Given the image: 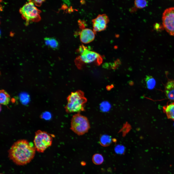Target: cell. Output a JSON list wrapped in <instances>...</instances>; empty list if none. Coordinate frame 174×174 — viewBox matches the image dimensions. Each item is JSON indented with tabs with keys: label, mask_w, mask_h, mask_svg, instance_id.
I'll return each mask as SVG.
<instances>
[{
	"label": "cell",
	"mask_w": 174,
	"mask_h": 174,
	"mask_svg": "<svg viewBox=\"0 0 174 174\" xmlns=\"http://www.w3.org/2000/svg\"><path fill=\"white\" fill-rule=\"evenodd\" d=\"M80 55L75 59V64L79 68L84 64H89L97 62H100L101 58L100 55L94 51L90 50L82 45L79 49Z\"/></svg>",
	"instance_id": "cell-3"
},
{
	"label": "cell",
	"mask_w": 174,
	"mask_h": 174,
	"mask_svg": "<svg viewBox=\"0 0 174 174\" xmlns=\"http://www.w3.org/2000/svg\"><path fill=\"white\" fill-rule=\"evenodd\" d=\"M19 11L27 22L35 20L39 15V10L31 1L24 5L20 9Z\"/></svg>",
	"instance_id": "cell-7"
},
{
	"label": "cell",
	"mask_w": 174,
	"mask_h": 174,
	"mask_svg": "<svg viewBox=\"0 0 174 174\" xmlns=\"http://www.w3.org/2000/svg\"><path fill=\"white\" fill-rule=\"evenodd\" d=\"M163 110L168 119L174 120V102L163 106Z\"/></svg>",
	"instance_id": "cell-11"
},
{
	"label": "cell",
	"mask_w": 174,
	"mask_h": 174,
	"mask_svg": "<svg viewBox=\"0 0 174 174\" xmlns=\"http://www.w3.org/2000/svg\"><path fill=\"white\" fill-rule=\"evenodd\" d=\"M10 97L9 94L5 90L2 89L0 91V104L7 105L9 103Z\"/></svg>",
	"instance_id": "cell-12"
},
{
	"label": "cell",
	"mask_w": 174,
	"mask_h": 174,
	"mask_svg": "<svg viewBox=\"0 0 174 174\" xmlns=\"http://www.w3.org/2000/svg\"><path fill=\"white\" fill-rule=\"evenodd\" d=\"M54 135L45 131L38 130L35 133L34 142L36 151L43 152L52 144Z\"/></svg>",
	"instance_id": "cell-5"
},
{
	"label": "cell",
	"mask_w": 174,
	"mask_h": 174,
	"mask_svg": "<svg viewBox=\"0 0 174 174\" xmlns=\"http://www.w3.org/2000/svg\"><path fill=\"white\" fill-rule=\"evenodd\" d=\"M59 45L58 42L56 39L54 37H50L49 47L55 50L58 48Z\"/></svg>",
	"instance_id": "cell-17"
},
{
	"label": "cell",
	"mask_w": 174,
	"mask_h": 174,
	"mask_svg": "<svg viewBox=\"0 0 174 174\" xmlns=\"http://www.w3.org/2000/svg\"><path fill=\"white\" fill-rule=\"evenodd\" d=\"M36 150L33 144L27 140L20 139L15 142L8 151L9 159L16 164L26 165L33 159Z\"/></svg>",
	"instance_id": "cell-1"
},
{
	"label": "cell",
	"mask_w": 174,
	"mask_h": 174,
	"mask_svg": "<svg viewBox=\"0 0 174 174\" xmlns=\"http://www.w3.org/2000/svg\"><path fill=\"white\" fill-rule=\"evenodd\" d=\"M162 22L166 31L170 35L174 36V7L165 10L162 14Z\"/></svg>",
	"instance_id": "cell-6"
},
{
	"label": "cell",
	"mask_w": 174,
	"mask_h": 174,
	"mask_svg": "<svg viewBox=\"0 0 174 174\" xmlns=\"http://www.w3.org/2000/svg\"><path fill=\"white\" fill-rule=\"evenodd\" d=\"M99 142L100 144L103 146H108L112 142V139L109 136L103 135L100 138Z\"/></svg>",
	"instance_id": "cell-14"
},
{
	"label": "cell",
	"mask_w": 174,
	"mask_h": 174,
	"mask_svg": "<svg viewBox=\"0 0 174 174\" xmlns=\"http://www.w3.org/2000/svg\"><path fill=\"white\" fill-rule=\"evenodd\" d=\"M67 99V103L65 107L67 113H80L85 110V104L87 99L82 91L79 90L72 92Z\"/></svg>",
	"instance_id": "cell-2"
},
{
	"label": "cell",
	"mask_w": 174,
	"mask_h": 174,
	"mask_svg": "<svg viewBox=\"0 0 174 174\" xmlns=\"http://www.w3.org/2000/svg\"><path fill=\"white\" fill-rule=\"evenodd\" d=\"M109 22V18L106 14H99L92 21L93 31L96 33L105 30Z\"/></svg>",
	"instance_id": "cell-8"
},
{
	"label": "cell",
	"mask_w": 174,
	"mask_h": 174,
	"mask_svg": "<svg viewBox=\"0 0 174 174\" xmlns=\"http://www.w3.org/2000/svg\"><path fill=\"white\" fill-rule=\"evenodd\" d=\"M147 88L149 89H153L155 86L156 82L153 77L151 75H147L145 78Z\"/></svg>",
	"instance_id": "cell-13"
},
{
	"label": "cell",
	"mask_w": 174,
	"mask_h": 174,
	"mask_svg": "<svg viewBox=\"0 0 174 174\" xmlns=\"http://www.w3.org/2000/svg\"><path fill=\"white\" fill-rule=\"evenodd\" d=\"M0 174H3V173H1Z\"/></svg>",
	"instance_id": "cell-23"
},
{
	"label": "cell",
	"mask_w": 174,
	"mask_h": 174,
	"mask_svg": "<svg viewBox=\"0 0 174 174\" xmlns=\"http://www.w3.org/2000/svg\"><path fill=\"white\" fill-rule=\"evenodd\" d=\"M101 109L102 110L106 111L109 109V106L108 103L104 102L101 104Z\"/></svg>",
	"instance_id": "cell-19"
},
{
	"label": "cell",
	"mask_w": 174,
	"mask_h": 174,
	"mask_svg": "<svg viewBox=\"0 0 174 174\" xmlns=\"http://www.w3.org/2000/svg\"><path fill=\"white\" fill-rule=\"evenodd\" d=\"M44 0H34L33 1V2L37 6H40L43 2L44 1Z\"/></svg>",
	"instance_id": "cell-20"
},
{
	"label": "cell",
	"mask_w": 174,
	"mask_h": 174,
	"mask_svg": "<svg viewBox=\"0 0 174 174\" xmlns=\"http://www.w3.org/2000/svg\"><path fill=\"white\" fill-rule=\"evenodd\" d=\"M135 6L138 8H142L146 7L147 5L148 2L146 0H137L134 1Z\"/></svg>",
	"instance_id": "cell-16"
},
{
	"label": "cell",
	"mask_w": 174,
	"mask_h": 174,
	"mask_svg": "<svg viewBox=\"0 0 174 174\" xmlns=\"http://www.w3.org/2000/svg\"><path fill=\"white\" fill-rule=\"evenodd\" d=\"M115 151L118 154H123L125 151V148L123 145H116L115 148Z\"/></svg>",
	"instance_id": "cell-18"
},
{
	"label": "cell",
	"mask_w": 174,
	"mask_h": 174,
	"mask_svg": "<svg viewBox=\"0 0 174 174\" xmlns=\"http://www.w3.org/2000/svg\"><path fill=\"white\" fill-rule=\"evenodd\" d=\"M165 92L168 99L174 100V80H170L167 82L165 86Z\"/></svg>",
	"instance_id": "cell-10"
},
{
	"label": "cell",
	"mask_w": 174,
	"mask_h": 174,
	"mask_svg": "<svg viewBox=\"0 0 174 174\" xmlns=\"http://www.w3.org/2000/svg\"><path fill=\"white\" fill-rule=\"evenodd\" d=\"M95 33L88 28L82 29L80 34V41L83 43L88 44L93 41L95 37Z\"/></svg>",
	"instance_id": "cell-9"
},
{
	"label": "cell",
	"mask_w": 174,
	"mask_h": 174,
	"mask_svg": "<svg viewBox=\"0 0 174 174\" xmlns=\"http://www.w3.org/2000/svg\"><path fill=\"white\" fill-rule=\"evenodd\" d=\"M92 160L93 163L97 165L102 164L104 161V158L102 155L98 153L94 155Z\"/></svg>",
	"instance_id": "cell-15"
},
{
	"label": "cell",
	"mask_w": 174,
	"mask_h": 174,
	"mask_svg": "<svg viewBox=\"0 0 174 174\" xmlns=\"http://www.w3.org/2000/svg\"><path fill=\"white\" fill-rule=\"evenodd\" d=\"M43 116L44 118L46 119H49L50 118L51 116L50 113H49L48 112H46L43 114Z\"/></svg>",
	"instance_id": "cell-22"
},
{
	"label": "cell",
	"mask_w": 174,
	"mask_h": 174,
	"mask_svg": "<svg viewBox=\"0 0 174 174\" xmlns=\"http://www.w3.org/2000/svg\"><path fill=\"white\" fill-rule=\"evenodd\" d=\"M90 128L88 118L77 113L72 116L71 122L70 129L79 136L82 135L87 132Z\"/></svg>",
	"instance_id": "cell-4"
},
{
	"label": "cell",
	"mask_w": 174,
	"mask_h": 174,
	"mask_svg": "<svg viewBox=\"0 0 174 174\" xmlns=\"http://www.w3.org/2000/svg\"><path fill=\"white\" fill-rule=\"evenodd\" d=\"M44 42L46 45L49 46L50 37H45L44 38Z\"/></svg>",
	"instance_id": "cell-21"
}]
</instances>
